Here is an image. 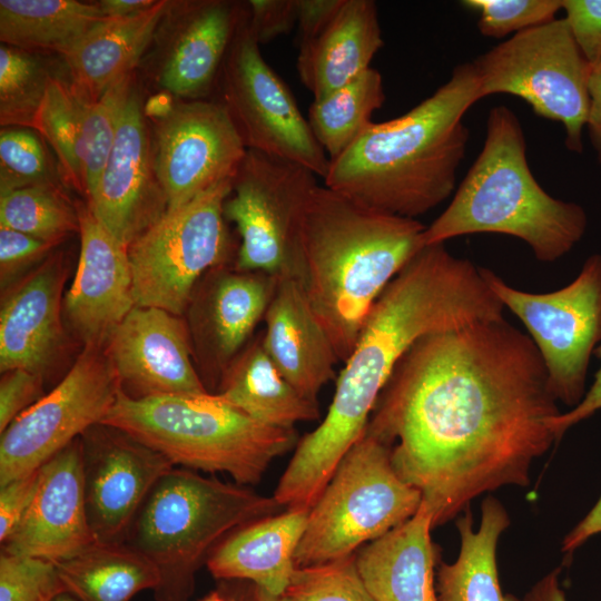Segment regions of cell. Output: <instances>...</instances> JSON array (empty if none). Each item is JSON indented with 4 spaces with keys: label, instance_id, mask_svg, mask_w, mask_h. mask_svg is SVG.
<instances>
[{
    "label": "cell",
    "instance_id": "6da1fadb",
    "mask_svg": "<svg viewBox=\"0 0 601 601\" xmlns=\"http://www.w3.org/2000/svg\"><path fill=\"white\" fill-rule=\"evenodd\" d=\"M528 334L505 318L432 333L395 366L366 431L442 525L476 496L526 486L561 412Z\"/></svg>",
    "mask_w": 601,
    "mask_h": 601
},
{
    "label": "cell",
    "instance_id": "7a4b0ae2",
    "mask_svg": "<svg viewBox=\"0 0 601 601\" xmlns=\"http://www.w3.org/2000/svg\"><path fill=\"white\" fill-rule=\"evenodd\" d=\"M504 306L484 268L424 246L373 304L341 371L328 412L296 445L278 490L309 506L347 451L363 435L376 402L403 355L423 336L503 318Z\"/></svg>",
    "mask_w": 601,
    "mask_h": 601
},
{
    "label": "cell",
    "instance_id": "3957f363",
    "mask_svg": "<svg viewBox=\"0 0 601 601\" xmlns=\"http://www.w3.org/2000/svg\"><path fill=\"white\" fill-rule=\"evenodd\" d=\"M471 62L404 115L371 122L329 161L326 187L367 208L416 219L452 196L465 156L466 111L481 100Z\"/></svg>",
    "mask_w": 601,
    "mask_h": 601
},
{
    "label": "cell",
    "instance_id": "277c9868",
    "mask_svg": "<svg viewBox=\"0 0 601 601\" xmlns=\"http://www.w3.org/2000/svg\"><path fill=\"white\" fill-rule=\"evenodd\" d=\"M426 226L367 208L317 185L299 230V283L339 361L345 362L377 297L425 246Z\"/></svg>",
    "mask_w": 601,
    "mask_h": 601
},
{
    "label": "cell",
    "instance_id": "5b68a950",
    "mask_svg": "<svg viewBox=\"0 0 601 601\" xmlns=\"http://www.w3.org/2000/svg\"><path fill=\"white\" fill-rule=\"evenodd\" d=\"M588 228L574 201L548 194L534 178L516 115L493 107L486 118L482 150L444 211L426 226V245L473 234L493 233L524 242L534 257L553 263L570 253Z\"/></svg>",
    "mask_w": 601,
    "mask_h": 601
},
{
    "label": "cell",
    "instance_id": "8992f818",
    "mask_svg": "<svg viewBox=\"0 0 601 601\" xmlns=\"http://www.w3.org/2000/svg\"><path fill=\"white\" fill-rule=\"evenodd\" d=\"M101 423L174 466L227 473L245 486L258 483L270 462L298 443L295 428L263 424L213 392L132 398L119 390Z\"/></svg>",
    "mask_w": 601,
    "mask_h": 601
},
{
    "label": "cell",
    "instance_id": "52a82bcc",
    "mask_svg": "<svg viewBox=\"0 0 601 601\" xmlns=\"http://www.w3.org/2000/svg\"><path fill=\"white\" fill-rule=\"evenodd\" d=\"M283 508L245 485L171 467L137 512L125 544L157 569L156 601H188L195 574L230 533Z\"/></svg>",
    "mask_w": 601,
    "mask_h": 601
},
{
    "label": "cell",
    "instance_id": "ba28073f",
    "mask_svg": "<svg viewBox=\"0 0 601 601\" xmlns=\"http://www.w3.org/2000/svg\"><path fill=\"white\" fill-rule=\"evenodd\" d=\"M391 452V445L365 428L309 509L294 555L296 568L354 555L363 543L383 536L417 512L422 494L396 473Z\"/></svg>",
    "mask_w": 601,
    "mask_h": 601
},
{
    "label": "cell",
    "instance_id": "9c48e42d",
    "mask_svg": "<svg viewBox=\"0 0 601 601\" xmlns=\"http://www.w3.org/2000/svg\"><path fill=\"white\" fill-rule=\"evenodd\" d=\"M471 65L482 99H523L539 117L562 124L565 147L582 152L592 67L564 17L510 37Z\"/></svg>",
    "mask_w": 601,
    "mask_h": 601
},
{
    "label": "cell",
    "instance_id": "30bf717a",
    "mask_svg": "<svg viewBox=\"0 0 601 601\" xmlns=\"http://www.w3.org/2000/svg\"><path fill=\"white\" fill-rule=\"evenodd\" d=\"M233 178L168 210L128 246L136 306L183 316L201 277L230 264L234 244L224 216Z\"/></svg>",
    "mask_w": 601,
    "mask_h": 601
},
{
    "label": "cell",
    "instance_id": "8fae6325",
    "mask_svg": "<svg viewBox=\"0 0 601 601\" xmlns=\"http://www.w3.org/2000/svg\"><path fill=\"white\" fill-rule=\"evenodd\" d=\"M317 185L309 169L247 149L224 203V216L240 237L237 269L299 280L300 221Z\"/></svg>",
    "mask_w": 601,
    "mask_h": 601
},
{
    "label": "cell",
    "instance_id": "7c38bea8",
    "mask_svg": "<svg viewBox=\"0 0 601 601\" xmlns=\"http://www.w3.org/2000/svg\"><path fill=\"white\" fill-rule=\"evenodd\" d=\"M484 275L504 308L526 328L555 400L577 406L587 393L590 358L601 344V254L589 256L570 284L548 293L515 288L487 268Z\"/></svg>",
    "mask_w": 601,
    "mask_h": 601
},
{
    "label": "cell",
    "instance_id": "4fadbf2b",
    "mask_svg": "<svg viewBox=\"0 0 601 601\" xmlns=\"http://www.w3.org/2000/svg\"><path fill=\"white\" fill-rule=\"evenodd\" d=\"M245 9L221 67L219 100L246 149L298 164L324 179L329 158L284 82L262 56Z\"/></svg>",
    "mask_w": 601,
    "mask_h": 601
},
{
    "label": "cell",
    "instance_id": "5bb4252c",
    "mask_svg": "<svg viewBox=\"0 0 601 601\" xmlns=\"http://www.w3.org/2000/svg\"><path fill=\"white\" fill-rule=\"evenodd\" d=\"M119 390L105 347H83L57 386L1 433L0 485L35 472L101 423Z\"/></svg>",
    "mask_w": 601,
    "mask_h": 601
},
{
    "label": "cell",
    "instance_id": "9a60e30c",
    "mask_svg": "<svg viewBox=\"0 0 601 601\" xmlns=\"http://www.w3.org/2000/svg\"><path fill=\"white\" fill-rule=\"evenodd\" d=\"M154 120V162L168 210L234 178L247 149L219 100L178 99Z\"/></svg>",
    "mask_w": 601,
    "mask_h": 601
},
{
    "label": "cell",
    "instance_id": "2e32d148",
    "mask_svg": "<svg viewBox=\"0 0 601 601\" xmlns=\"http://www.w3.org/2000/svg\"><path fill=\"white\" fill-rule=\"evenodd\" d=\"M86 509L98 543H125L156 482L174 465L114 426L98 423L80 436Z\"/></svg>",
    "mask_w": 601,
    "mask_h": 601
},
{
    "label": "cell",
    "instance_id": "e0dca14e",
    "mask_svg": "<svg viewBox=\"0 0 601 601\" xmlns=\"http://www.w3.org/2000/svg\"><path fill=\"white\" fill-rule=\"evenodd\" d=\"M86 204L126 247L168 210L155 169L152 132L137 80L119 116L108 160Z\"/></svg>",
    "mask_w": 601,
    "mask_h": 601
},
{
    "label": "cell",
    "instance_id": "ac0fdd59",
    "mask_svg": "<svg viewBox=\"0 0 601 601\" xmlns=\"http://www.w3.org/2000/svg\"><path fill=\"white\" fill-rule=\"evenodd\" d=\"M245 2L171 1L152 43L151 77L177 99H206L217 87Z\"/></svg>",
    "mask_w": 601,
    "mask_h": 601
},
{
    "label": "cell",
    "instance_id": "d6986e66",
    "mask_svg": "<svg viewBox=\"0 0 601 601\" xmlns=\"http://www.w3.org/2000/svg\"><path fill=\"white\" fill-rule=\"evenodd\" d=\"M278 278L245 272L230 264L207 272L188 305V328L194 361L207 387L217 386L223 373L250 341L264 319Z\"/></svg>",
    "mask_w": 601,
    "mask_h": 601
},
{
    "label": "cell",
    "instance_id": "ffe728a7",
    "mask_svg": "<svg viewBox=\"0 0 601 601\" xmlns=\"http://www.w3.org/2000/svg\"><path fill=\"white\" fill-rule=\"evenodd\" d=\"M105 351L120 391L129 397L209 392L194 363L188 324L181 316L135 306Z\"/></svg>",
    "mask_w": 601,
    "mask_h": 601
},
{
    "label": "cell",
    "instance_id": "44dd1931",
    "mask_svg": "<svg viewBox=\"0 0 601 601\" xmlns=\"http://www.w3.org/2000/svg\"><path fill=\"white\" fill-rule=\"evenodd\" d=\"M80 253L75 278L63 297V319L86 346L105 347L136 306L128 247L78 204Z\"/></svg>",
    "mask_w": 601,
    "mask_h": 601
},
{
    "label": "cell",
    "instance_id": "7402d4cb",
    "mask_svg": "<svg viewBox=\"0 0 601 601\" xmlns=\"http://www.w3.org/2000/svg\"><path fill=\"white\" fill-rule=\"evenodd\" d=\"M96 542L87 515L78 437L39 467L31 504L1 551L58 562Z\"/></svg>",
    "mask_w": 601,
    "mask_h": 601
},
{
    "label": "cell",
    "instance_id": "603a6c76",
    "mask_svg": "<svg viewBox=\"0 0 601 601\" xmlns=\"http://www.w3.org/2000/svg\"><path fill=\"white\" fill-rule=\"evenodd\" d=\"M67 264L53 252L11 285L0 309L1 373L22 368L46 376L66 348L63 288Z\"/></svg>",
    "mask_w": 601,
    "mask_h": 601
},
{
    "label": "cell",
    "instance_id": "cb8c5ba5",
    "mask_svg": "<svg viewBox=\"0 0 601 601\" xmlns=\"http://www.w3.org/2000/svg\"><path fill=\"white\" fill-rule=\"evenodd\" d=\"M264 321L263 341L275 366L305 398L318 403L339 358L298 279L278 278Z\"/></svg>",
    "mask_w": 601,
    "mask_h": 601
},
{
    "label": "cell",
    "instance_id": "d4e9b609",
    "mask_svg": "<svg viewBox=\"0 0 601 601\" xmlns=\"http://www.w3.org/2000/svg\"><path fill=\"white\" fill-rule=\"evenodd\" d=\"M433 528V515L422 502L411 519L355 555L361 579L375 601H439Z\"/></svg>",
    "mask_w": 601,
    "mask_h": 601
},
{
    "label": "cell",
    "instance_id": "484cf974",
    "mask_svg": "<svg viewBox=\"0 0 601 601\" xmlns=\"http://www.w3.org/2000/svg\"><path fill=\"white\" fill-rule=\"evenodd\" d=\"M383 45L376 3L343 0L327 27L299 45L298 77L318 100L370 69Z\"/></svg>",
    "mask_w": 601,
    "mask_h": 601
},
{
    "label": "cell",
    "instance_id": "4316f807",
    "mask_svg": "<svg viewBox=\"0 0 601 601\" xmlns=\"http://www.w3.org/2000/svg\"><path fill=\"white\" fill-rule=\"evenodd\" d=\"M309 510H286L248 523L225 538L206 564L217 579H246L283 597L295 571L294 555Z\"/></svg>",
    "mask_w": 601,
    "mask_h": 601
},
{
    "label": "cell",
    "instance_id": "83f0119b",
    "mask_svg": "<svg viewBox=\"0 0 601 601\" xmlns=\"http://www.w3.org/2000/svg\"><path fill=\"white\" fill-rule=\"evenodd\" d=\"M170 2L159 0L149 10L130 17H106L62 55L69 80L82 97L95 102L134 72Z\"/></svg>",
    "mask_w": 601,
    "mask_h": 601
},
{
    "label": "cell",
    "instance_id": "f1b7e54d",
    "mask_svg": "<svg viewBox=\"0 0 601 601\" xmlns=\"http://www.w3.org/2000/svg\"><path fill=\"white\" fill-rule=\"evenodd\" d=\"M252 418L274 427L294 428L319 417V405L305 398L278 371L263 334L250 339L223 373L216 391Z\"/></svg>",
    "mask_w": 601,
    "mask_h": 601
},
{
    "label": "cell",
    "instance_id": "f546056e",
    "mask_svg": "<svg viewBox=\"0 0 601 601\" xmlns=\"http://www.w3.org/2000/svg\"><path fill=\"white\" fill-rule=\"evenodd\" d=\"M510 525L502 503L486 496L481 506V524L474 531L473 516L465 510L456 521L461 548L453 563H441L437 571L439 601H521L503 594L496 565V546Z\"/></svg>",
    "mask_w": 601,
    "mask_h": 601
},
{
    "label": "cell",
    "instance_id": "4dcf8cb0",
    "mask_svg": "<svg viewBox=\"0 0 601 601\" xmlns=\"http://www.w3.org/2000/svg\"><path fill=\"white\" fill-rule=\"evenodd\" d=\"M66 591L79 601H129L159 583L155 565L125 543H93L55 562Z\"/></svg>",
    "mask_w": 601,
    "mask_h": 601
},
{
    "label": "cell",
    "instance_id": "1f68e13d",
    "mask_svg": "<svg viewBox=\"0 0 601 601\" xmlns=\"http://www.w3.org/2000/svg\"><path fill=\"white\" fill-rule=\"evenodd\" d=\"M104 18L97 2L0 0V40L26 51L62 56Z\"/></svg>",
    "mask_w": 601,
    "mask_h": 601
},
{
    "label": "cell",
    "instance_id": "d6a6232c",
    "mask_svg": "<svg viewBox=\"0 0 601 601\" xmlns=\"http://www.w3.org/2000/svg\"><path fill=\"white\" fill-rule=\"evenodd\" d=\"M384 100L382 75L371 67L345 86L313 101L307 120L329 160L356 140Z\"/></svg>",
    "mask_w": 601,
    "mask_h": 601
},
{
    "label": "cell",
    "instance_id": "836d02e7",
    "mask_svg": "<svg viewBox=\"0 0 601 601\" xmlns=\"http://www.w3.org/2000/svg\"><path fill=\"white\" fill-rule=\"evenodd\" d=\"M90 104L69 79L52 76L33 127L57 156L63 183L83 196L80 145L83 119Z\"/></svg>",
    "mask_w": 601,
    "mask_h": 601
},
{
    "label": "cell",
    "instance_id": "e575fe53",
    "mask_svg": "<svg viewBox=\"0 0 601 601\" xmlns=\"http://www.w3.org/2000/svg\"><path fill=\"white\" fill-rule=\"evenodd\" d=\"M0 227L60 245L79 231L78 204L61 184H42L0 194Z\"/></svg>",
    "mask_w": 601,
    "mask_h": 601
},
{
    "label": "cell",
    "instance_id": "d590c367",
    "mask_svg": "<svg viewBox=\"0 0 601 601\" xmlns=\"http://www.w3.org/2000/svg\"><path fill=\"white\" fill-rule=\"evenodd\" d=\"M53 75L35 52L0 46L1 127H35Z\"/></svg>",
    "mask_w": 601,
    "mask_h": 601
},
{
    "label": "cell",
    "instance_id": "8d00e7d4",
    "mask_svg": "<svg viewBox=\"0 0 601 601\" xmlns=\"http://www.w3.org/2000/svg\"><path fill=\"white\" fill-rule=\"evenodd\" d=\"M135 81L136 77L132 72L115 83L87 108L80 145L86 199L95 190L108 160L119 116Z\"/></svg>",
    "mask_w": 601,
    "mask_h": 601
},
{
    "label": "cell",
    "instance_id": "74e56055",
    "mask_svg": "<svg viewBox=\"0 0 601 601\" xmlns=\"http://www.w3.org/2000/svg\"><path fill=\"white\" fill-rule=\"evenodd\" d=\"M58 166L41 135L27 127H3L0 131V194L18 188L61 184Z\"/></svg>",
    "mask_w": 601,
    "mask_h": 601
},
{
    "label": "cell",
    "instance_id": "f35d334b",
    "mask_svg": "<svg viewBox=\"0 0 601 601\" xmlns=\"http://www.w3.org/2000/svg\"><path fill=\"white\" fill-rule=\"evenodd\" d=\"M283 598L285 601H375L361 579L355 554L295 568Z\"/></svg>",
    "mask_w": 601,
    "mask_h": 601
},
{
    "label": "cell",
    "instance_id": "ab89813d",
    "mask_svg": "<svg viewBox=\"0 0 601 601\" xmlns=\"http://www.w3.org/2000/svg\"><path fill=\"white\" fill-rule=\"evenodd\" d=\"M463 7L477 13L485 37L501 39L554 20L562 0H466Z\"/></svg>",
    "mask_w": 601,
    "mask_h": 601
},
{
    "label": "cell",
    "instance_id": "60d3db41",
    "mask_svg": "<svg viewBox=\"0 0 601 601\" xmlns=\"http://www.w3.org/2000/svg\"><path fill=\"white\" fill-rule=\"evenodd\" d=\"M65 592L55 562L1 551L0 601H52Z\"/></svg>",
    "mask_w": 601,
    "mask_h": 601
},
{
    "label": "cell",
    "instance_id": "b9f144b4",
    "mask_svg": "<svg viewBox=\"0 0 601 601\" xmlns=\"http://www.w3.org/2000/svg\"><path fill=\"white\" fill-rule=\"evenodd\" d=\"M58 245L0 227V282L2 292L47 259Z\"/></svg>",
    "mask_w": 601,
    "mask_h": 601
},
{
    "label": "cell",
    "instance_id": "7bdbcfd3",
    "mask_svg": "<svg viewBox=\"0 0 601 601\" xmlns=\"http://www.w3.org/2000/svg\"><path fill=\"white\" fill-rule=\"evenodd\" d=\"M0 433L43 395L45 377L22 368L1 373Z\"/></svg>",
    "mask_w": 601,
    "mask_h": 601
},
{
    "label": "cell",
    "instance_id": "ee69618b",
    "mask_svg": "<svg viewBox=\"0 0 601 601\" xmlns=\"http://www.w3.org/2000/svg\"><path fill=\"white\" fill-rule=\"evenodd\" d=\"M562 10L592 69L601 68V0H562Z\"/></svg>",
    "mask_w": 601,
    "mask_h": 601
},
{
    "label": "cell",
    "instance_id": "f6af8a7d",
    "mask_svg": "<svg viewBox=\"0 0 601 601\" xmlns=\"http://www.w3.org/2000/svg\"><path fill=\"white\" fill-rule=\"evenodd\" d=\"M246 3L249 26L259 45L289 33L297 24L296 0H250Z\"/></svg>",
    "mask_w": 601,
    "mask_h": 601
},
{
    "label": "cell",
    "instance_id": "bcb514c9",
    "mask_svg": "<svg viewBox=\"0 0 601 601\" xmlns=\"http://www.w3.org/2000/svg\"><path fill=\"white\" fill-rule=\"evenodd\" d=\"M39 469L0 485V542L11 535L35 496Z\"/></svg>",
    "mask_w": 601,
    "mask_h": 601
},
{
    "label": "cell",
    "instance_id": "7dc6e473",
    "mask_svg": "<svg viewBox=\"0 0 601 601\" xmlns=\"http://www.w3.org/2000/svg\"><path fill=\"white\" fill-rule=\"evenodd\" d=\"M343 0H296L299 45L317 37L332 21Z\"/></svg>",
    "mask_w": 601,
    "mask_h": 601
},
{
    "label": "cell",
    "instance_id": "c3c4849f",
    "mask_svg": "<svg viewBox=\"0 0 601 601\" xmlns=\"http://www.w3.org/2000/svg\"><path fill=\"white\" fill-rule=\"evenodd\" d=\"M594 354L601 361V344L597 347ZM599 410H601V364L599 371L594 375L592 385L582 401L569 412L560 413L551 420L550 424L556 442L570 427L589 418Z\"/></svg>",
    "mask_w": 601,
    "mask_h": 601
},
{
    "label": "cell",
    "instance_id": "681fc988",
    "mask_svg": "<svg viewBox=\"0 0 601 601\" xmlns=\"http://www.w3.org/2000/svg\"><path fill=\"white\" fill-rule=\"evenodd\" d=\"M601 533V495L589 513L564 536L561 551L566 558L591 536Z\"/></svg>",
    "mask_w": 601,
    "mask_h": 601
},
{
    "label": "cell",
    "instance_id": "f907efd6",
    "mask_svg": "<svg viewBox=\"0 0 601 601\" xmlns=\"http://www.w3.org/2000/svg\"><path fill=\"white\" fill-rule=\"evenodd\" d=\"M590 111L585 125L590 142L601 164V68L592 69L590 77Z\"/></svg>",
    "mask_w": 601,
    "mask_h": 601
},
{
    "label": "cell",
    "instance_id": "816d5d0a",
    "mask_svg": "<svg viewBox=\"0 0 601 601\" xmlns=\"http://www.w3.org/2000/svg\"><path fill=\"white\" fill-rule=\"evenodd\" d=\"M560 568L549 572L530 589L521 601H568L560 584Z\"/></svg>",
    "mask_w": 601,
    "mask_h": 601
},
{
    "label": "cell",
    "instance_id": "f5cc1de1",
    "mask_svg": "<svg viewBox=\"0 0 601 601\" xmlns=\"http://www.w3.org/2000/svg\"><path fill=\"white\" fill-rule=\"evenodd\" d=\"M155 0H101L98 1L102 14L107 18L130 17L149 10Z\"/></svg>",
    "mask_w": 601,
    "mask_h": 601
},
{
    "label": "cell",
    "instance_id": "db71d44e",
    "mask_svg": "<svg viewBox=\"0 0 601 601\" xmlns=\"http://www.w3.org/2000/svg\"><path fill=\"white\" fill-rule=\"evenodd\" d=\"M242 601H285L283 597H273L254 585Z\"/></svg>",
    "mask_w": 601,
    "mask_h": 601
},
{
    "label": "cell",
    "instance_id": "11a10c76",
    "mask_svg": "<svg viewBox=\"0 0 601 601\" xmlns=\"http://www.w3.org/2000/svg\"><path fill=\"white\" fill-rule=\"evenodd\" d=\"M203 601H234V600H230L227 597H224V595H221L219 593H211L210 595H208Z\"/></svg>",
    "mask_w": 601,
    "mask_h": 601
},
{
    "label": "cell",
    "instance_id": "9f6ffc18",
    "mask_svg": "<svg viewBox=\"0 0 601 601\" xmlns=\"http://www.w3.org/2000/svg\"><path fill=\"white\" fill-rule=\"evenodd\" d=\"M52 601H79L73 595H71L68 592L61 593L58 597H56Z\"/></svg>",
    "mask_w": 601,
    "mask_h": 601
}]
</instances>
